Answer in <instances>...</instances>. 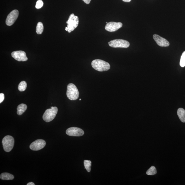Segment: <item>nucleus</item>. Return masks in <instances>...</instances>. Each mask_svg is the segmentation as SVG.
<instances>
[{"label": "nucleus", "mask_w": 185, "mask_h": 185, "mask_svg": "<svg viewBox=\"0 0 185 185\" xmlns=\"http://www.w3.org/2000/svg\"><path fill=\"white\" fill-rule=\"evenodd\" d=\"M19 14V11L17 10L12 11L7 17L6 21V24L9 26L13 24L18 18Z\"/></svg>", "instance_id": "7"}, {"label": "nucleus", "mask_w": 185, "mask_h": 185, "mask_svg": "<svg viewBox=\"0 0 185 185\" xmlns=\"http://www.w3.org/2000/svg\"><path fill=\"white\" fill-rule=\"evenodd\" d=\"M92 67L96 71L102 72L107 71L110 69L109 64L101 59H95L91 63Z\"/></svg>", "instance_id": "1"}, {"label": "nucleus", "mask_w": 185, "mask_h": 185, "mask_svg": "<svg viewBox=\"0 0 185 185\" xmlns=\"http://www.w3.org/2000/svg\"><path fill=\"white\" fill-rule=\"evenodd\" d=\"M43 2L42 0H38L36 3L35 7L37 9H39L43 6Z\"/></svg>", "instance_id": "21"}, {"label": "nucleus", "mask_w": 185, "mask_h": 185, "mask_svg": "<svg viewBox=\"0 0 185 185\" xmlns=\"http://www.w3.org/2000/svg\"><path fill=\"white\" fill-rule=\"evenodd\" d=\"M5 99V96L3 93L0 94V103H1Z\"/></svg>", "instance_id": "22"}, {"label": "nucleus", "mask_w": 185, "mask_h": 185, "mask_svg": "<svg viewBox=\"0 0 185 185\" xmlns=\"http://www.w3.org/2000/svg\"><path fill=\"white\" fill-rule=\"evenodd\" d=\"M153 39L157 44L159 46L161 47H167L169 45V42L167 40L159 35H154L153 36Z\"/></svg>", "instance_id": "12"}, {"label": "nucleus", "mask_w": 185, "mask_h": 185, "mask_svg": "<svg viewBox=\"0 0 185 185\" xmlns=\"http://www.w3.org/2000/svg\"><path fill=\"white\" fill-rule=\"evenodd\" d=\"M12 56L13 58L19 61H26L28 59L26 53L23 51H16L12 53Z\"/></svg>", "instance_id": "10"}, {"label": "nucleus", "mask_w": 185, "mask_h": 185, "mask_svg": "<svg viewBox=\"0 0 185 185\" xmlns=\"http://www.w3.org/2000/svg\"><path fill=\"white\" fill-rule=\"evenodd\" d=\"M122 1L125 2H130L131 0H122Z\"/></svg>", "instance_id": "25"}, {"label": "nucleus", "mask_w": 185, "mask_h": 185, "mask_svg": "<svg viewBox=\"0 0 185 185\" xmlns=\"http://www.w3.org/2000/svg\"><path fill=\"white\" fill-rule=\"evenodd\" d=\"M44 30L43 25L41 22H38L36 27V32L38 35H41Z\"/></svg>", "instance_id": "16"}, {"label": "nucleus", "mask_w": 185, "mask_h": 185, "mask_svg": "<svg viewBox=\"0 0 185 185\" xmlns=\"http://www.w3.org/2000/svg\"><path fill=\"white\" fill-rule=\"evenodd\" d=\"M79 23L78 18L77 16L74 15V14L70 15L68 20L67 21L68 32L71 33L77 27Z\"/></svg>", "instance_id": "4"}, {"label": "nucleus", "mask_w": 185, "mask_h": 185, "mask_svg": "<svg viewBox=\"0 0 185 185\" xmlns=\"http://www.w3.org/2000/svg\"><path fill=\"white\" fill-rule=\"evenodd\" d=\"M81 99H80V101L81 100Z\"/></svg>", "instance_id": "27"}, {"label": "nucleus", "mask_w": 185, "mask_h": 185, "mask_svg": "<svg viewBox=\"0 0 185 185\" xmlns=\"http://www.w3.org/2000/svg\"><path fill=\"white\" fill-rule=\"evenodd\" d=\"M2 143L4 150L9 152L13 148L14 143V138L11 136H6L2 140Z\"/></svg>", "instance_id": "5"}, {"label": "nucleus", "mask_w": 185, "mask_h": 185, "mask_svg": "<svg viewBox=\"0 0 185 185\" xmlns=\"http://www.w3.org/2000/svg\"><path fill=\"white\" fill-rule=\"evenodd\" d=\"M58 111V108L56 107H51L50 109H47L45 112L42 118L46 122H51L56 117Z\"/></svg>", "instance_id": "3"}, {"label": "nucleus", "mask_w": 185, "mask_h": 185, "mask_svg": "<svg viewBox=\"0 0 185 185\" xmlns=\"http://www.w3.org/2000/svg\"><path fill=\"white\" fill-rule=\"evenodd\" d=\"M0 178L3 180H10L14 179V176L13 175L8 173H3L0 176Z\"/></svg>", "instance_id": "15"}, {"label": "nucleus", "mask_w": 185, "mask_h": 185, "mask_svg": "<svg viewBox=\"0 0 185 185\" xmlns=\"http://www.w3.org/2000/svg\"><path fill=\"white\" fill-rule=\"evenodd\" d=\"M35 184L33 182H30L27 184V185H35Z\"/></svg>", "instance_id": "24"}, {"label": "nucleus", "mask_w": 185, "mask_h": 185, "mask_svg": "<svg viewBox=\"0 0 185 185\" xmlns=\"http://www.w3.org/2000/svg\"><path fill=\"white\" fill-rule=\"evenodd\" d=\"M27 106L24 104H21L18 106L17 110V114L18 115H21L27 109Z\"/></svg>", "instance_id": "13"}, {"label": "nucleus", "mask_w": 185, "mask_h": 185, "mask_svg": "<svg viewBox=\"0 0 185 185\" xmlns=\"http://www.w3.org/2000/svg\"><path fill=\"white\" fill-rule=\"evenodd\" d=\"M106 23H108V22H106Z\"/></svg>", "instance_id": "28"}, {"label": "nucleus", "mask_w": 185, "mask_h": 185, "mask_svg": "<svg viewBox=\"0 0 185 185\" xmlns=\"http://www.w3.org/2000/svg\"><path fill=\"white\" fill-rule=\"evenodd\" d=\"M108 44L111 47L113 48H127L130 46V43L126 40L122 39H116L108 42Z\"/></svg>", "instance_id": "6"}, {"label": "nucleus", "mask_w": 185, "mask_h": 185, "mask_svg": "<svg viewBox=\"0 0 185 185\" xmlns=\"http://www.w3.org/2000/svg\"><path fill=\"white\" fill-rule=\"evenodd\" d=\"M27 87V84L25 81H21L19 84L18 90L20 92H23L26 90Z\"/></svg>", "instance_id": "17"}, {"label": "nucleus", "mask_w": 185, "mask_h": 185, "mask_svg": "<svg viewBox=\"0 0 185 185\" xmlns=\"http://www.w3.org/2000/svg\"><path fill=\"white\" fill-rule=\"evenodd\" d=\"M84 165L87 171L90 172L91 170V161H90L85 160L84 161Z\"/></svg>", "instance_id": "19"}, {"label": "nucleus", "mask_w": 185, "mask_h": 185, "mask_svg": "<svg viewBox=\"0 0 185 185\" xmlns=\"http://www.w3.org/2000/svg\"><path fill=\"white\" fill-rule=\"evenodd\" d=\"M67 91V97L72 101L76 100L79 97V93L75 85L70 84L68 85Z\"/></svg>", "instance_id": "2"}, {"label": "nucleus", "mask_w": 185, "mask_h": 185, "mask_svg": "<svg viewBox=\"0 0 185 185\" xmlns=\"http://www.w3.org/2000/svg\"><path fill=\"white\" fill-rule=\"evenodd\" d=\"M157 173L156 168L153 166L151 167L146 172V174L148 175H154Z\"/></svg>", "instance_id": "18"}, {"label": "nucleus", "mask_w": 185, "mask_h": 185, "mask_svg": "<svg viewBox=\"0 0 185 185\" xmlns=\"http://www.w3.org/2000/svg\"><path fill=\"white\" fill-rule=\"evenodd\" d=\"M66 133L69 136L80 137L84 135V132L81 129L73 127L68 129L66 131Z\"/></svg>", "instance_id": "8"}, {"label": "nucleus", "mask_w": 185, "mask_h": 185, "mask_svg": "<svg viewBox=\"0 0 185 185\" xmlns=\"http://www.w3.org/2000/svg\"><path fill=\"white\" fill-rule=\"evenodd\" d=\"M46 142L44 140L42 139L36 140L32 143L30 148L32 150L37 151L43 148L46 145Z\"/></svg>", "instance_id": "9"}, {"label": "nucleus", "mask_w": 185, "mask_h": 185, "mask_svg": "<svg viewBox=\"0 0 185 185\" xmlns=\"http://www.w3.org/2000/svg\"><path fill=\"white\" fill-rule=\"evenodd\" d=\"M82 1L87 4H90L91 1V0H82Z\"/></svg>", "instance_id": "23"}, {"label": "nucleus", "mask_w": 185, "mask_h": 185, "mask_svg": "<svg viewBox=\"0 0 185 185\" xmlns=\"http://www.w3.org/2000/svg\"><path fill=\"white\" fill-rule=\"evenodd\" d=\"M65 30L66 31H68V27H66L65 28Z\"/></svg>", "instance_id": "26"}, {"label": "nucleus", "mask_w": 185, "mask_h": 185, "mask_svg": "<svg viewBox=\"0 0 185 185\" xmlns=\"http://www.w3.org/2000/svg\"><path fill=\"white\" fill-rule=\"evenodd\" d=\"M122 26V23L111 22L107 23L105 27L106 31L110 32H113L118 30Z\"/></svg>", "instance_id": "11"}, {"label": "nucleus", "mask_w": 185, "mask_h": 185, "mask_svg": "<svg viewBox=\"0 0 185 185\" xmlns=\"http://www.w3.org/2000/svg\"><path fill=\"white\" fill-rule=\"evenodd\" d=\"M177 114L181 122H185V110L183 108H179L178 110Z\"/></svg>", "instance_id": "14"}, {"label": "nucleus", "mask_w": 185, "mask_h": 185, "mask_svg": "<svg viewBox=\"0 0 185 185\" xmlns=\"http://www.w3.org/2000/svg\"><path fill=\"white\" fill-rule=\"evenodd\" d=\"M180 64L182 67L185 66V51L182 53L180 59Z\"/></svg>", "instance_id": "20"}]
</instances>
